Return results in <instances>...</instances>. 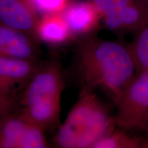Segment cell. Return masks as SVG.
<instances>
[{"label":"cell","instance_id":"cell-6","mask_svg":"<svg viewBox=\"0 0 148 148\" xmlns=\"http://www.w3.org/2000/svg\"><path fill=\"white\" fill-rule=\"evenodd\" d=\"M45 132L18 110L0 119V148L47 147Z\"/></svg>","mask_w":148,"mask_h":148},{"label":"cell","instance_id":"cell-15","mask_svg":"<svg viewBox=\"0 0 148 148\" xmlns=\"http://www.w3.org/2000/svg\"><path fill=\"white\" fill-rule=\"evenodd\" d=\"M19 108V95L0 90V119Z\"/></svg>","mask_w":148,"mask_h":148},{"label":"cell","instance_id":"cell-10","mask_svg":"<svg viewBox=\"0 0 148 148\" xmlns=\"http://www.w3.org/2000/svg\"><path fill=\"white\" fill-rule=\"evenodd\" d=\"M39 18L27 0H0V21L8 26L37 38Z\"/></svg>","mask_w":148,"mask_h":148},{"label":"cell","instance_id":"cell-16","mask_svg":"<svg viewBox=\"0 0 148 148\" xmlns=\"http://www.w3.org/2000/svg\"><path fill=\"white\" fill-rule=\"evenodd\" d=\"M134 1H137V2L141 3L143 5L148 8V0H134Z\"/></svg>","mask_w":148,"mask_h":148},{"label":"cell","instance_id":"cell-2","mask_svg":"<svg viewBox=\"0 0 148 148\" xmlns=\"http://www.w3.org/2000/svg\"><path fill=\"white\" fill-rule=\"evenodd\" d=\"M116 127L115 117L96 95L82 86L76 102L53 138L60 148H92Z\"/></svg>","mask_w":148,"mask_h":148},{"label":"cell","instance_id":"cell-5","mask_svg":"<svg viewBox=\"0 0 148 148\" xmlns=\"http://www.w3.org/2000/svg\"><path fill=\"white\" fill-rule=\"evenodd\" d=\"M105 27L116 34H136L148 25V8L134 0H90Z\"/></svg>","mask_w":148,"mask_h":148},{"label":"cell","instance_id":"cell-1","mask_svg":"<svg viewBox=\"0 0 148 148\" xmlns=\"http://www.w3.org/2000/svg\"><path fill=\"white\" fill-rule=\"evenodd\" d=\"M76 65L82 86L101 89L115 105L136 76L127 45L102 39L96 34L79 40Z\"/></svg>","mask_w":148,"mask_h":148},{"label":"cell","instance_id":"cell-17","mask_svg":"<svg viewBox=\"0 0 148 148\" xmlns=\"http://www.w3.org/2000/svg\"><path fill=\"white\" fill-rule=\"evenodd\" d=\"M146 136H148V117L147 119V121H146V125H145V132H144Z\"/></svg>","mask_w":148,"mask_h":148},{"label":"cell","instance_id":"cell-3","mask_svg":"<svg viewBox=\"0 0 148 148\" xmlns=\"http://www.w3.org/2000/svg\"><path fill=\"white\" fill-rule=\"evenodd\" d=\"M64 87L60 62L53 58L42 61L20 93V113L45 131L55 127L60 119Z\"/></svg>","mask_w":148,"mask_h":148},{"label":"cell","instance_id":"cell-13","mask_svg":"<svg viewBox=\"0 0 148 148\" xmlns=\"http://www.w3.org/2000/svg\"><path fill=\"white\" fill-rule=\"evenodd\" d=\"M135 66L136 75L148 71V25L135 34L127 45Z\"/></svg>","mask_w":148,"mask_h":148},{"label":"cell","instance_id":"cell-7","mask_svg":"<svg viewBox=\"0 0 148 148\" xmlns=\"http://www.w3.org/2000/svg\"><path fill=\"white\" fill-rule=\"evenodd\" d=\"M62 14L75 40L95 35L102 21L90 0H71Z\"/></svg>","mask_w":148,"mask_h":148},{"label":"cell","instance_id":"cell-8","mask_svg":"<svg viewBox=\"0 0 148 148\" xmlns=\"http://www.w3.org/2000/svg\"><path fill=\"white\" fill-rule=\"evenodd\" d=\"M40 44L35 36L0 21V56L40 60Z\"/></svg>","mask_w":148,"mask_h":148},{"label":"cell","instance_id":"cell-4","mask_svg":"<svg viewBox=\"0 0 148 148\" xmlns=\"http://www.w3.org/2000/svg\"><path fill=\"white\" fill-rule=\"evenodd\" d=\"M116 127L145 132L148 117V71L136 75L116 104Z\"/></svg>","mask_w":148,"mask_h":148},{"label":"cell","instance_id":"cell-11","mask_svg":"<svg viewBox=\"0 0 148 148\" xmlns=\"http://www.w3.org/2000/svg\"><path fill=\"white\" fill-rule=\"evenodd\" d=\"M36 36L40 42L51 47H60L75 40L62 13L40 16Z\"/></svg>","mask_w":148,"mask_h":148},{"label":"cell","instance_id":"cell-14","mask_svg":"<svg viewBox=\"0 0 148 148\" xmlns=\"http://www.w3.org/2000/svg\"><path fill=\"white\" fill-rule=\"evenodd\" d=\"M39 16L62 13L71 0H27Z\"/></svg>","mask_w":148,"mask_h":148},{"label":"cell","instance_id":"cell-12","mask_svg":"<svg viewBox=\"0 0 148 148\" xmlns=\"http://www.w3.org/2000/svg\"><path fill=\"white\" fill-rule=\"evenodd\" d=\"M92 148H148V136L136 135L116 127L100 138Z\"/></svg>","mask_w":148,"mask_h":148},{"label":"cell","instance_id":"cell-9","mask_svg":"<svg viewBox=\"0 0 148 148\" xmlns=\"http://www.w3.org/2000/svg\"><path fill=\"white\" fill-rule=\"evenodd\" d=\"M41 62L0 56V90L20 95Z\"/></svg>","mask_w":148,"mask_h":148}]
</instances>
